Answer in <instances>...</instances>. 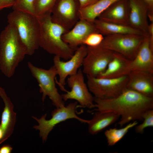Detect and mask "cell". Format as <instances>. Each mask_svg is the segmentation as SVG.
<instances>
[{"instance_id":"obj_3","label":"cell","mask_w":153,"mask_h":153,"mask_svg":"<svg viewBox=\"0 0 153 153\" xmlns=\"http://www.w3.org/2000/svg\"><path fill=\"white\" fill-rule=\"evenodd\" d=\"M51 14L37 17L39 26V46L50 54L69 60L75 50L62 39V36L69 30L53 22Z\"/></svg>"},{"instance_id":"obj_31","label":"cell","mask_w":153,"mask_h":153,"mask_svg":"<svg viewBox=\"0 0 153 153\" xmlns=\"http://www.w3.org/2000/svg\"><path fill=\"white\" fill-rule=\"evenodd\" d=\"M80 8L86 7L95 2L97 0H77Z\"/></svg>"},{"instance_id":"obj_21","label":"cell","mask_w":153,"mask_h":153,"mask_svg":"<svg viewBox=\"0 0 153 153\" xmlns=\"http://www.w3.org/2000/svg\"><path fill=\"white\" fill-rule=\"evenodd\" d=\"M94 23L98 32L105 36L119 34H134L144 36L140 31L128 25L108 23L97 18L94 20Z\"/></svg>"},{"instance_id":"obj_10","label":"cell","mask_w":153,"mask_h":153,"mask_svg":"<svg viewBox=\"0 0 153 153\" xmlns=\"http://www.w3.org/2000/svg\"><path fill=\"white\" fill-rule=\"evenodd\" d=\"M83 74L80 69L76 74L69 76L67 82L71 90L61 95L64 101L74 99L79 103L81 107L89 109L94 108V97L85 82Z\"/></svg>"},{"instance_id":"obj_18","label":"cell","mask_w":153,"mask_h":153,"mask_svg":"<svg viewBox=\"0 0 153 153\" xmlns=\"http://www.w3.org/2000/svg\"><path fill=\"white\" fill-rule=\"evenodd\" d=\"M0 96L5 105L0 124L3 132V137L0 141L1 144L12 134L16 122V114L14 111L13 105L10 98L7 95L4 89L1 87Z\"/></svg>"},{"instance_id":"obj_15","label":"cell","mask_w":153,"mask_h":153,"mask_svg":"<svg viewBox=\"0 0 153 153\" xmlns=\"http://www.w3.org/2000/svg\"><path fill=\"white\" fill-rule=\"evenodd\" d=\"M126 88L147 97H153V73L134 71L127 75Z\"/></svg>"},{"instance_id":"obj_25","label":"cell","mask_w":153,"mask_h":153,"mask_svg":"<svg viewBox=\"0 0 153 153\" xmlns=\"http://www.w3.org/2000/svg\"><path fill=\"white\" fill-rule=\"evenodd\" d=\"M35 0H15L12 8L13 10L25 12L35 15L34 5Z\"/></svg>"},{"instance_id":"obj_16","label":"cell","mask_w":153,"mask_h":153,"mask_svg":"<svg viewBox=\"0 0 153 153\" xmlns=\"http://www.w3.org/2000/svg\"><path fill=\"white\" fill-rule=\"evenodd\" d=\"M141 71L153 73V50L151 48L148 36L144 39L135 57L131 60L127 72Z\"/></svg>"},{"instance_id":"obj_30","label":"cell","mask_w":153,"mask_h":153,"mask_svg":"<svg viewBox=\"0 0 153 153\" xmlns=\"http://www.w3.org/2000/svg\"><path fill=\"white\" fill-rule=\"evenodd\" d=\"M147 35L148 37L150 47L153 50V22H151L149 24Z\"/></svg>"},{"instance_id":"obj_9","label":"cell","mask_w":153,"mask_h":153,"mask_svg":"<svg viewBox=\"0 0 153 153\" xmlns=\"http://www.w3.org/2000/svg\"><path fill=\"white\" fill-rule=\"evenodd\" d=\"M87 47V53L82 64L83 73L98 77L106 70L114 52L99 46Z\"/></svg>"},{"instance_id":"obj_27","label":"cell","mask_w":153,"mask_h":153,"mask_svg":"<svg viewBox=\"0 0 153 153\" xmlns=\"http://www.w3.org/2000/svg\"><path fill=\"white\" fill-rule=\"evenodd\" d=\"M104 38L103 35L98 32L92 33L89 35L84 40L83 44L90 47L99 46Z\"/></svg>"},{"instance_id":"obj_23","label":"cell","mask_w":153,"mask_h":153,"mask_svg":"<svg viewBox=\"0 0 153 153\" xmlns=\"http://www.w3.org/2000/svg\"><path fill=\"white\" fill-rule=\"evenodd\" d=\"M138 124L137 121L129 123L125 127L117 129L110 128L105 132L108 146H113L120 141L125 136L129 129L135 126Z\"/></svg>"},{"instance_id":"obj_19","label":"cell","mask_w":153,"mask_h":153,"mask_svg":"<svg viewBox=\"0 0 153 153\" xmlns=\"http://www.w3.org/2000/svg\"><path fill=\"white\" fill-rule=\"evenodd\" d=\"M120 117L113 112L97 111L87 123L88 132L91 135H96L116 122Z\"/></svg>"},{"instance_id":"obj_28","label":"cell","mask_w":153,"mask_h":153,"mask_svg":"<svg viewBox=\"0 0 153 153\" xmlns=\"http://www.w3.org/2000/svg\"><path fill=\"white\" fill-rule=\"evenodd\" d=\"M147 5L148 8V19L153 22V0H142Z\"/></svg>"},{"instance_id":"obj_34","label":"cell","mask_w":153,"mask_h":153,"mask_svg":"<svg viewBox=\"0 0 153 153\" xmlns=\"http://www.w3.org/2000/svg\"><path fill=\"white\" fill-rule=\"evenodd\" d=\"M98 0H97L96 1H98Z\"/></svg>"},{"instance_id":"obj_29","label":"cell","mask_w":153,"mask_h":153,"mask_svg":"<svg viewBox=\"0 0 153 153\" xmlns=\"http://www.w3.org/2000/svg\"><path fill=\"white\" fill-rule=\"evenodd\" d=\"M15 0H0V10L12 7Z\"/></svg>"},{"instance_id":"obj_4","label":"cell","mask_w":153,"mask_h":153,"mask_svg":"<svg viewBox=\"0 0 153 153\" xmlns=\"http://www.w3.org/2000/svg\"><path fill=\"white\" fill-rule=\"evenodd\" d=\"M8 24L16 29L26 46L27 55L33 54L39 46V26L35 15L23 11L13 10L8 15Z\"/></svg>"},{"instance_id":"obj_26","label":"cell","mask_w":153,"mask_h":153,"mask_svg":"<svg viewBox=\"0 0 153 153\" xmlns=\"http://www.w3.org/2000/svg\"><path fill=\"white\" fill-rule=\"evenodd\" d=\"M143 122L135 126V131L137 133L143 134L145 128L153 127V109L146 111L143 114Z\"/></svg>"},{"instance_id":"obj_22","label":"cell","mask_w":153,"mask_h":153,"mask_svg":"<svg viewBox=\"0 0 153 153\" xmlns=\"http://www.w3.org/2000/svg\"><path fill=\"white\" fill-rule=\"evenodd\" d=\"M119 0H98L79 10V19L94 23V20L104 11Z\"/></svg>"},{"instance_id":"obj_24","label":"cell","mask_w":153,"mask_h":153,"mask_svg":"<svg viewBox=\"0 0 153 153\" xmlns=\"http://www.w3.org/2000/svg\"><path fill=\"white\" fill-rule=\"evenodd\" d=\"M57 0H36L34 5V12L37 17L51 14L52 10Z\"/></svg>"},{"instance_id":"obj_7","label":"cell","mask_w":153,"mask_h":153,"mask_svg":"<svg viewBox=\"0 0 153 153\" xmlns=\"http://www.w3.org/2000/svg\"><path fill=\"white\" fill-rule=\"evenodd\" d=\"M77 102L71 103L66 106L56 108L51 113V118L46 119V114L42 115L40 118L32 116L38 122L39 125L33 128L39 131V135L44 143L47 140L48 135L55 126L58 124L68 119H75L82 123H88L89 120L81 118L76 114Z\"/></svg>"},{"instance_id":"obj_13","label":"cell","mask_w":153,"mask_h":153,"mask_svg":"<svg viewBox=\"0 0 153 153\" xmlns=\"http://www.w3.org/2000/svg\"><path fill=\"white\" fill-rule=\"evenodd\" d=\"M129 8V25L148 35V8L142 0H128Z\"/></svg>"},{"instance_id":"obj_5","label":"cell","mask_w":153,"mask_h":153,"mask_svg":"<svg viewBox=\"0 0 153 153\" xmlns=\"http://www.w3.org/2000/svg\"><path fill=\"white\" fill-rule=\"evenodd\" d=\"M27 64L32 75L38 83L39 92L42 94V101L43 102L48 96L56 108L65 106L61 95L56 86V79L58 74L54 66L45 69L35 66L30 61Z\"/></svg>"},{"instance_id":"obj_33","label":"cell","mask_w":153,"mask_h":153,"mask_svg":"<svg viewBox=\"0 0 153 153\" xmlns=\"http://www.w3.org/2000/svg\"><path fill=\"white\" fill-rule=\"evenodd\" d=\"M3 136V132L0 125V141L2 139Z\"/></svg>"},{"instance_id":"obj_20","label":"cell","mask_w":153,"mask_h":153,"mask_svg":"<svg viewBox=\"0 0 153 153\" xmlns=\"http://www.w3.org/2000/svg\"><path fill=\"white\" fill-rule=\"evenodd\" d=\"M131 60L120 54L114 52L113 57L106 70L98 77L114 78L127 75Z\"/></svg>"},{"instance_id":"obj_8","label":"cell","mask_w":153,"mask_h":153,"mask_svg":"<svg viewBox=\"0 0 153 153\" xmlns=\"http://www.w3.org/2000/svg\"><path fill=\"white\" fill-rule=\"evenodd\" d=\"M87 84L94 97L108 99L115 97L126 88L128 75L114 78H102L87 76Z\"/></svg>"},{"instance_id":"obj_2","label":"cell","mask_w":153,"mask_h":153,"mask_svg":"<svg viewBox=\"0 0 153 153\" xmlns=\"http://www.w3.org/2000/svg\"><path fill=\"white\" fill-rule=\"evenodd\" d=\"M27 55V49L15 28L8 24L0 34V70L8 78L14 74Z\"/></svg>"},{"instance_id":"obj_12","label":"cell","mask_w":153,"mask_h":153,"mask_svg":"<svg viewBox=\"0 0 153 153\" xmlns=\"http://www.w3.org/2000/svg\"><path fill=\"white\" fill-rule=\"evenodd\" d=\"M77 0H57L51 13L52 20L68 30L79 20Z\"/></svg>"},{"instance_id":"obj_32","label":"cell","mask_w":153,"mask_h":153,"mask_svg":"<svg viewBox=\"0 0 153 153\" xmlns=\"http://www.w3.org/2000/svg\"><path fill=\"white\" fill-rule=\"evenodd\" d=\"M12 148L8 144L3 145L0 148V153H10Z\"/></svg>"},{"instance_id":"obj_6","label":"cell","mask_w":153,"mask_h":153,"mask_svg":"<svg viewBox=\"0 0 153 153\" xmlns=\"http://www.w3.org/2000/svg\"><path fill=\"white\" fill-rule=\"evenodd\" d=\"M144 36L134 34L108 35L104 37L98 46L120 54L131 60L136 56Z\"/></svg>"},{"instance_id":"obj_17","label":"cell","mask_w":153,"mask_h":153,"mask_svg":"<svg viewBox=\"0 0 153 153\" xmlns=\"http://www.w3.org/2000/svg\"><path fill=\"white\" fill-rule=\"evenodd\" d=\"M129 12L128 0H119L103 12L97 19L108 23L129 26Z\"/></svg>"},{"instance_id":"obj_11","label":"cell","mask_w":153,"mask_h":153,"mask_svg":"<svg viewBox=\"0 0 153 153\" xmlns=\"http://www.w3.org/2000/svg\"><path fill=\"white\" fill-rule=\"evenodd\" d=\"M87 53V46L82 44L76 48L73 56L67 61H62L60 56H54V65L59 77L58 81L56 80V83L61 90L65 92L67 91L64 87L67 78L77 73L79 68L82 65Z\"/></svg>"},{"instance_id":"obj_14","label":"cell","mask_w":153,"mask_h":153,"mask_svg":"<svg viewBox=\"0 0 153 153\" xmlns=\"http://www.w3.org/2000/svg\"><path fill=\"white\" fill-rule=\"evenodd\" d=\"M98 32L94 23L79 19L73 27L64 33L62 38L71 48L76 50L83 44V42L90 34Z\"/></svg>"},{"instance_id":"obj_1","label":"cell","mask_w":153,"mask_h":153,"mask_svg":"<svg viewBox=\"0 0 153 153\" xmlns=\"http://www.w3.org/2000/svg\"><path fill=\"white\" fill-rule=\"evenodd\" d=\"M94 102L96 109L94 110L118 114L121 118L118 124L121 127L131 121H143L144 112L153 109V97L126 88L115 97L108 99L94 97Z\"/></svg>"}]
</instances>
